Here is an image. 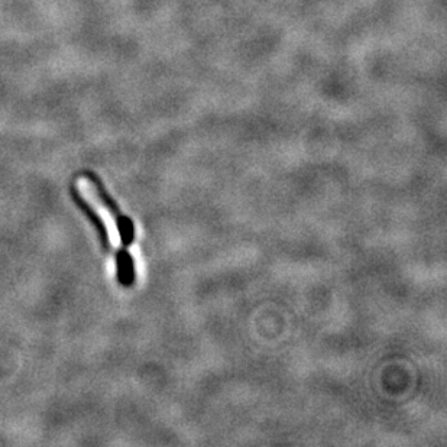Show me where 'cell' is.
I'll return each instance as SVG.
<instances>
[{
	"label": "cell",
	"mask_w": 447,
	"mask_h": 447,
	"mask_svg": "<svg viewBox=\"0 0 447 447\" xmlns=\"http://www.w3.org/2000/svg\"><path fill=\"white\" fill-rule=\"evenodd\" d=\"M80 196L85 203H89L94 213L98 216L103 225V232L112 247L113 233H116L119 245L116 248L118 261V280L123 287H132L136 280L135 261L129 252V247L135 240V226L134 222L123 214L119 207L110 200L106 191L94 180L83 177L77 181Z\"/></svg>",
	"instance_id": "6da1fadb"
}]
</instances>
